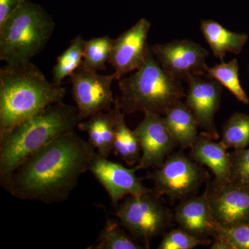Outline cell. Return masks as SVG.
Segmentation results:
<instances>
[{
    "mask_svg": "<svg viewBox=\"0 0 249 249\" xmlns=\"http://www.w3.org/2000/svg\"><path fill=\"white\" fill-rule=\"evenodd\" d=\"M96 152L75 131L67 132L28 157L1 186L18 199L64 202L89 170Z\"/></svg>",
    "mask_w": 249,
    "mask_h": 249,
    "instance_id": "6da1fadb",
    "label": "cell"
},
{
    "mask_svg": "<svg viewBox=\"0 0 249 249\" xmlns=\"http://www.w3.org/2000/svg\"><path fill=\"white\" fill-rule=\"evenodd\" d=\"M65 94L66 88L49 81L31 61L6 64L0 69V134L62 102Z\"/></svg>",
    "mask_w": 249,
    "mask_h": 249,
    "instance_id": "7a4b0ae2",
    "label": "cell"
},
{
    "mask_svg": "<svg viewBox=\"0 0 249 249\" xmlns=\"http://www.w3.org/2000/svg\"><path fill=\"white\" fill-rule=\"evenodd\" d=\"M80 121L76 107L62 101L0 134L1 185L28 157L62 134L75 131Z\"/></svg>",
    "mask_w": 249,
    "mask_h": 249,
    "instance_id": "3957f363",
    "label": "cell"
},
{
    "mask_svg": "<svg viewBox=\"0 0 249 249\" xmlns=\"http://www.w3.org/2000/svg\"><path fill=\"white\" fill-rule=\"evenodd\" d=\"M120 95L116 98L124 114L137 111L163 115L186 96L181 80L174 78L157 62L151 49L143 64L130 76L118 80Z\"/></svg>",
    "mask_w": 249,
    "mask_h": 249,
    "instance_id": "277c9868",
    "label": "cell"
},
{
    "mask_svg": "<svg viewBox=\"0 0 249 249\" xmlns=\"http://www.w3.org/2000/svg\"><path fill=\"white\" fill-rule=\"evenodd\" d=\"M54 29L53 18L42 6L24 0L0 24V60L7 65L31 61L45 48Z\"/></svg>",
    "mask_w": 249,
    "mask_h": 249,
    "instance_id": "5b68a950",
    "label": "cell"
},
{
    "mask_svg": "<svg viewBox=\"0 0 249 249\" xmlns=\"http://www.w3.org/2000/svg\"><path fill=\"white\" fill-rule=\"evenodd\" d=\"M114 214L121 225L135 240L150 248L152 240L171 225L173 214L159 199L155 191L138 196H127L116 206Z\"/></svg>",
    "mask_w": 249,
    "mask_h": 249,
    "instance_id": "8992f818",
    "label": "cell"
},
{
    "mask_svg": "<svg viewBox=\"0 0 249 249\" xmlns=\"http://www.w3.org/2000/svg\"><path fill=\"white\" fill-rule=\"evenodd\" d=\"M144 178L151 180L154 191L172 201H182L196 196L209 175L191 157L182 152L170 154L160 167L149 172Z\"/></svg>",
    "mask_w": 249,
    "mask_h": 249,
    "instance_id": "52a82bcc",
    "label": "cell"
},
{
    "mask_svg": "<svg viewBox=\"0 0 249 249\" xmlns=\"http://www.w3.org/2000/svg\"><path fill=\"white\" fill-rule=\"evenodd\" d=\"M72 95L81 121L90 116L110 110L115 103L111 84L113 73L101 74L80 67L71 77Z\"/></svg>",
    "mask_w": 249,
    "mask_h": 249,
    "instance_id": "ba28073f",
    "label": "cell"
},
{
    "mask_svg": "<svg viewBox=\"0 0 249 249\" xmlns=\"http://www.w3.org/2000/svg\"><path fill=\"white\" fill-rule=\"evenodd\" d=\"M157 62L167 73L178 80L190 75L206 76L207 49L190 40H173L150 45Z\"/></svg>",
    "mask_w": 249,
    "mask_h": 249,
    "instance_id": "9c48e42d",
    "label": "cell"
},
{
    "mask_svg": "<svg viewBox=\"0 0 249 249\" xmlns=\"http://www.w3.org/2000/svg\"><path fill=\"white\" fill-rule=\"evenodd\" d=\"M137 165L126 168L97 152L93 156L89 168V171L107 192L114 206H117L124 196H138L154 191L144 186V178L137 176Z\"/></svg>",
    "mask_w": 249,
    "mask_h": 249,
    "instance_id": "30bf717a",
    "label": "cell"
},
{
    "mask_svg": "<svg viewBox=\"0 0 249 249\" xmlns=\"http://www.w3.org/2000/svg\"><path fill=\"white\" fill-rule=\"evenodd\" d=\"M188 89L186 93L187 107L196 118L201 133L219 140L214 118L220 107L223 86L217 80L205 76L190 75L186 78Z\"/></svg>",
    "mask_w": 249,
    "mask_h": 249,
    "instance_id": "8fae6325",
    "label": "cell"
},
{
    "mask_svg": "<svg viewBox=\"0 0 249 249\" xmlns=\"http://www.w3.org/2000/svg\"><path fill=\"white\" fill-rule=\"evenodd\" d=\"M134 132L139 139L142 151L137 165L139 170L159 168L178 146L160 114L144 113L143 119Z\"/></svg>",
    "mask_w": 249,
    "mask_h": 249,
    "instance_id": "7c38bea8",
    "label": "cell"
},
{
    "mask_svg": "<svg viewBox=\"0 0 249 249\" xmlns=\"http://www.w3.org/2000/svg\"><path fill=\"white\" fill-rule=\"evenodd\" d=\"M207 193L216 222L227 227L249 222V186L214 178L208 183Z\"/></svg>",
    "mask_w": 249,
    "mask_h": 249,
    "instance_id": "4fadbf2b",
    "label": "cell"
},
{
    "mask_svg": "<svg viewBox=\"0 0 249 249\" xmlns=\"http://www.w3.org/2000/svg\"><path fill=\"white\" fill-rule=\"evenodd\" d=\"M151 22L142 18L128 30L114 39L109 63L114 70L115 80L138 70L145 61Z\"/></svg>",
    "mask_w": 249,
    "mask_h": 249,
    "instance_id": "5bb4252c",
    "label": "cell"
},
{
    "mask_svg": "<svg viewBox=\"0 0 249 249\" xmlns=\"http://www.w3.org/2000/svg\"><path fill=\"white\" fill-rule=\"evenodd\" d=\"M178 227L199 238H213L218 223L214 219L207 193L180 201L173 214Z\"/></svg>",
    "mask_w": 249,
    "mask_h": 249,
    "instance_id": "9a60e30c",
    "label": "cell"
},
{
    "mask_svg": "<svg viewBox=\"0 0 249 249\" xmlns=\"http://www.w3.org/2000/svg\"><path fill=\"white\" fill-rule=\"evenodd\" d=\"M221 142H217L204 133L198 136L191 147L190 157L196 163L206 165L214 178L220 182L231 181V152Z\"/></svg>",
    "mask_w": 249,
    "mask_h": 249,
    "instance_id": "2e32d148",
    "label": "cell"
},
{
    "mask_svg": "<svg viewBox=\"0 0 249 249\" xmlns=\"http://www.w3.org/2000/svg\"><path fill=\"white\" fill-rule=\"evenodd\" d=\"M200 29L214 56L221 62H224L227 52L240 53L249 39L247 34L228 30L212 19L201 21Z\"/></svg>",
    "mask_w": 249,
    "mask_h": 249,
    "instance_id": "e0dca14e",
    "label": "cell"
},
{
    "mask_svg": "<svg viewBox=\"0 0 249 249\" xmlns=\"http://www.w3.org/2000/svg\"><path fill=\"white\" fill-rule=\"evenodd\" d=\"M78 127L88 135V142L96 152L104 157H109L113 152L114 139V112L101 111L80 121Z\"/></svg>",
    "mask_w": 249,
    "mask_h": 249,
    "instance_id": "ac0fdd59",
    "label": "cell"
},
{
    "mask_svg": "<svg viewBox=\"0 0 249 249\" xmlns=\"http://www.w3.org/2000/svg\"><path fill=\"white\" fill-rule=\"evenodd\" d=\"M167 128L182 148H191L198 136V126L196 118L185 103L179 101L163 114Z\"/></svg>",
    "mask_w": 249,
    "mask_h": 249,
    "instance_id": "d6986e66",
    "label": "cell"
},
{
    "mask_svg": "<svg viewBox=\"0 0 249 249\" xmlns=\"http://www.w3.org/2000/svg\"><path fill=\"white\" fill-rule=\"evenodd\" d=\"M114 139L113 152L128 165L138 164L142 151L140 143L134 130H131L124 120V114L118 103H114Z\"/></svg>",
    "mask_w": 249,
    "mask_h": 249,
    "instance_id": "ffe728a7",
    "label": "cell"
},
{
    "mask_svg": "<svg viewBox=\"0 0 249 249\" xmlns=\"http://www.w3.org/2000/svg\"><path fill=\"white\" fill-rule=\"evenodd\" d=\"M85 42L78 35L70 42L68 48L57 58L52 71V82L61 85L64 80L70 78L81 67L84 57Z\"/></svg>",
    "mask_w": 249,
    "mask_h": 249,
    "instance_id": "44dd1931",
    "label": "cell"
},
{
    "mask_svg": "<svg viewBox=\"0 0 249 249\" xmlns=\"http://www.w3.org/2000/svg\"><path fill=\"white\" fill-rule=\"evenodd\" d=\"M91 249H145L132 237L119 220L107 217L106 225Z\"/></svg>",
    "mask_w": 249,
    "mask_h": 249,
    "instance_id": "7402d4cb",
    "label": "cell"
},
{
    "mask_svg": "<svg viewBox=\"0 0 249 249\" xmlns=\"http://www.w3.org/2000/svg\"><path fill=\"white\" fill-rule=\"evenodd\" d=\"M206 76L219 82L240 102L249 104V98L242 88L239 78V63L237 59H232L227 63L223 62L213 67H207Z\"/></svg>",
    "mask_w": 249,
    "mask_h": 249,
    "instance_id": "603a6c76",
    "label": "cell"
},
{
    "mask_svg": "<svg viewBox=\"0 0 249 249\" xmlns=\"http://www.w3.org/2000/svg\"><path fill=\"white\" fill-rule=\"evenodd\" d=\"M221 142L227 149L249 147V115L235 112L224 124Z\"/></svg>",
    "mask_w": 249,
    "mask_h": 249,
    "instance_id": "cb8c5ba5",
    "label": "cell"
},
{
    "mask_svg": "<svg viewBox=\"0 0 249 249\" xmlns=\"http://www.w3.org/2000/svg\"><path fill=\"white\" fill-rule=\"evenodd\" d=\"M114 40L109 36L94 37L85 42L81 67L93 71H103L109 63Z\"/></svg>",
    "mask_w": 249,
    "mask_h": 249,
    "instance_id": "d4e9b609",
    "label": "cell"
},
{
    "mask_svg": "<svg viewBox=\"0 0 249 249\" xmlns=\"http://www.w3.org/2000/svg\"><path fill=\"white\" fill-rule=\"evenodd\" d=\"M213 240L199 238L181 228L173 229L163 235L159 249H193L199 246H209Z\"/></svg>",
    "mask_w": 249,
    "mask_h": 249,
    "instance_id": "484cf974",
    "label": "cell"
},
{
    "mask_svg": "<svg viewBox=\"0 0 249 249\" xmlns=\"http://www.w3.org/2000/svg\"><path fill=\"white\" fill-rule=\"evenodd\" d=\"M216 236L226 241L229 249H249V222L227 227L218 224Z\"/></svg>",
    "mask_w": 249,
    "mask_h": 249,
    "instance_id": "4316f807",
    "label": "cell"
},
{
    "mask_svg": "<svg viewBox=\"0 0 249 249\" xmlns=\"http://www.w3.org/2000/svg\"><path fill=\"white\" fill-rule=\"evenodd\" d=\"M231 181L249 186V147L231 152Z\"/></svg>",
    "mask_w": 249,
    "mask_h": 249,
    "instance_id": "83f0119b",
    "label": "cell"
},
{
    "mask_svg": "<svg viewBox=\"0 0 249 249\" xmlns=\"http://www.w3.org/2000/svg\"><path fill=\"white\" fill-rule=\"evenodd\" d=\"M24 0H0V24L18 9Z\"/></svg>",
    "mask_w": 249,
    "mask_h": 249,
    "instance_id": "f1b7e54d",
    "label": "cell"
}]
</instances>
